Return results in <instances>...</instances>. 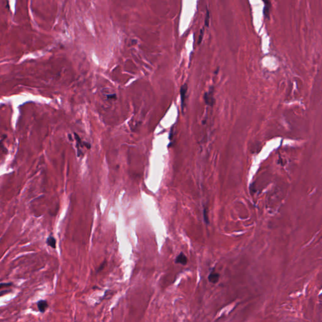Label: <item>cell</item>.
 Here are the masks:
<instances>
[{
  "label": "cell",
  "mask_w": 322,
  "mask_h": 322,
  "mask_svg": "<svg viewBox=\"0 0 322 322\" xmlns=\"http://www.w3.org/2000/svg\"><path fill=\"white\" fill-rule=\"evenodd\" d=\"M74 322H76V321H74Z\"/></svg>",
  "instance_id": "cell-11"
},
{
  "label": "cell",
  "mask_w": 322,
  "mask_h": 322,
  "mask_svg": "<svg viewBox=\"0 0 322 322\" xmlns=\"http://www.w3.org/2000/svg\"><path fill=\"white\" fill-rule=\"evenodd\" d=\"M188 90V86L186 84H185L180 89V94H181V105L182 108L183 109V106H185V97H186V94Z\"/></svg>",
  "instance_id": "cell-4"
},
{
  "label": "cell",
  "mask_w": 322,
  "mask_h": 322,
  "mask_svg": "<svg viewBox=\"0 0 322 322\" xmlns=\"http://www.w3.org/2000/svg\"><path fill=\"white\" fill-rule=\"evenodd\" d=\"M117 97V95L116 94H108L107 95V98L108 99H115Z\"/></svg>",
  "instance_id": "cell-9"
},
{
  "label": "cell",
  "mask_w": 322,
  "mask_h": 322,
  "mask_svg": "<svg viewBox=\"0 0 322 322\" xmlns=\"http://www.w3.org/2000/svg\"><path fill=\"white\" fill-rule=\"evenodd\" d=\"M46 244L48 246L52 247V248L55 249L56 248V240L52 235L49 236V237L46 240Z\"/></svg>",
  "instance_id": "cell-6"
},
{
  "label": "cell",
  "mask_w": 322,
  "mask_h": 322,
  "mask_svg": "<svg viewBox=\"0 0 322 322\" xmlns=\"http://www.w3.org/2000/svg\"><path fill=\"white\" fill-rule=\"evenodd\" d=\"M11 285H12V284L10 283H2L1 284V288H3L4 287L8 288V287H10Z\"/></svg>",
  "instance_id": "cell-10"
},
{
  "label": "cell",
  "mask_w": 322,
  "mask_h": 322,
  "mask_svg": "<svg viewBox=\"0 0 322 322\" xmlns=\"http://www.w3.org/2000/svg\"><path fill=\"white\" fill-rule=\"evenodd\" d=\"M209 11L208 10H207L206 17H205V25L206 26H208L209 25Z\"/></svg>",
  "instance_id": "cell-7"
},
{
  "label": "cell",
  "mask_w": 322,
  "mask_h": 322,
  "mask_svg": "<svg viewBox=\"0 0 322 322\" xmlns=\"http://www.w3.org/2000/svg\"><path fill=\"white\" fill-rule=\"evenodd\" d=\"M175 262L181 265H186L188 262V258L184 253L181 252L176 258Z\"/></svg>",
  "instance_id": "cell-5"
},
{
  "label": "cell",
  "mask_w": 322,
  "mask_h": 322,
  "mask_svg": "<svg viewBox=\"0 0 322 322\" xmlns=\"http://www.w3.org/2000/svg\"><path fill=\"white\" fill-rule=\"evenodd\" d=\"M203 35H204V30H203V29H201V30H200V35H199V38H198V44H201V41H202V39H203Z\"/></svg>",
  "instance_id": "cell-8"
},
{
  "label": "cell",
  "mask_w": 322,
  "mask_h": 322,
  "mask_svg": "<svg viewBox=\"0 0 322 322\" xmlns=\"http://www.w3.org/2000/svg\"><path fill=\"white\" fill-rule=\"evenodd\" d=\"M74 137H75V139H76V148H77L78 156L79 157H80L81 155H82V151H81L80 148H82L83 147H86L88 149H89L91 148V145H90V144H89L88 142L82 141V140L81 139V138L76 133H74Z\"/></svg>",
  "instance_id": "cell-1"
},
{
  "label": "cell",
  "mask_w": 322,
  "mask_h": 322,
  "mask_svg": "<svg viewBox=\"0 0 322 322\" xmlns=\"http://www.w3.org/2000/svg\"><path fill=\"white\" fill-rule=\"evenodd\" d=\"M219 279H220V274L216 272L215 270H213L212 271H211V272L209 273L208 276V281L213 284L217 283L219 281Z\"/></svg>",
  "instance_id": "cell-3"
},
{
  "label": "cell",
  "mask_w": 322,
  "mask_h": 322,
  "mask_svg": "<svg viewBox=\"0 0 322 322\" xmlns=\"http://www.w3.org/2000/svg\"><path fill=\"white\" fill-rule=\"evenodd\" d=\"M37 306L38 311L41 313H44L49 308V304L47 300H40L37 302Z\"/></svg>",
  "instance_id": "cell-2"
}]
</instances>
